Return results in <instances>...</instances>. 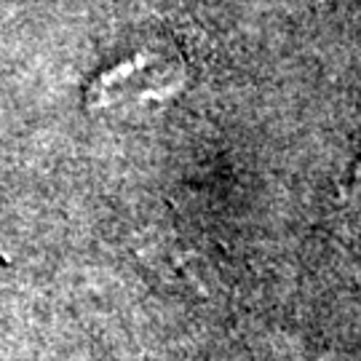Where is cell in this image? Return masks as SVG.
I'll list each match as a JSON object with an SVG mask.
<instances>
[{
    "mask_svg": "<svg viewBox=\"0 0 361 361\" xmlns=\"http://www.w3.org/2000/svg\"><path fill=\"white\" fill-rule=\"evenodd\" d=\"M356 177H359V180H356V188H359V193H361V166H359V171H356Z\"/></svg>",
    "mask_w": 361,
    "mask_h": 361,
    "instance_id": "obj_1",
    "label": "cell"
}]
</instances>
